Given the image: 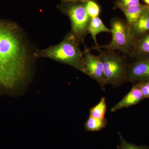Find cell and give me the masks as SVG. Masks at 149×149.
I'll use <instances>...</instances> for the list:
<instances>
[{"mask_svg":"<svg viewBox=\"0 0 149 149\" xmlns=\"http://www.w3.org/2000/svg\"><path fill=\"white\" fill-rule=\"evenodd\" d=\"M26 49L18 29L9 22L0 20V86L13 89L27 73Z\"/></svg>","mask_w":149,"mask_h":149,"instance_id":"1","label":"cell"},{"mask_svg":"<svg viewBox=\"0 0 149 149\" xmlns=\"http://www.w3.org/2000/svg\"><path fill=\"white\" fill-rule=\"evenodd\" d=\"M35 54L36 56L52 59L73 67L85 73L84 54L78 47V40L72 33L66 36L58 45L49 47L45 49L37 50Z\"/></svg>","mask_w":149,"mask_h":149,"instance_id":"2","label":"cell"},{"mask_svg":"<svg viewBox=\"0 0 149 149\" xmlns=\"http://www.w3.org/2000/svg\"><path fill=\"white\" fill-rule=\"evenodd\" d=\"M111 26L112 40L110 43L105 45H99L93 49H104L113 52L118 50L124 54H133L137 39L132 34L130 25L122 19L115 18L111 20Z\"/></svg>","mask_w":149,"mask_h":149,"instance_id":"3","label":"cell"},{"mask_svg":"<svg viewBox=\"0 0 149 149\" xmlns=\"http://www.w3.org/2000/svg\"><path fill=\"white\" fill-rule=\"evenodd\" d=\"M103 64L104 73L107 85L118 86L126 82L127 68L122 57L113 51H104L100 55Z\"/></svg>","mask_w":149,"mask_h":149,"instance_id":"4","label":"cell"},{"mask_svg":"<svg viewBox=\"0 0 149 149\" xmlns=\"http://www.w3.org/2000/svg\"><path fill=\"white\" fill-rule=\"evenodd\" d=\"M59 8L70 19L72 34L77 40L83 39L88 33L91 18L85 8V2H64Z\"/></svg>","mask_w":149,"mask_h":149,"instance_id":"5","label":"cell"},{"mask_svg":"<svg viewBox=\"0 0 149 149\" xmlns=\"http://www.w3.org/2000/svg\"><path fill=\"white\" fill-rule=\"evenodd\" d=\"M83 63L85 74L95 80L102 89L104 90L107 85L104 73L103 64L100 56L93 55L85 49L83 53Z\"/></svg>","mask_w":149,"mask_h":149,"instance_id":"6","label":"cell"},{"mask_svg":"<svg viewBox=\"0 0 149 149\" xmlns=\"http://www.w3.org/2000/svg\"><path fill=\"white\" fill-rule=\"evenodd\" d=\"M149 80V56L139 59L127 68L126 82L136 83Z\"/></svg>","mask_w":149,"mask_h":149,"instance_id":"7","label":"cell"},{"mask_svg":"<svg viewBox=\"0 0 149 149\" xmlns=\"http://www.w3.org/2000/svg\"><path fill=\"white\" fill-rule=\"evenodd\" d=\"M138 83L134 84L130 92L114 106L111 108V112L117 111L124 108L132 106L145 99Z\"/></svg>","mask_w":149,"mask_h":149,"instance_id":"8","label":"cell"},{"mask_svg":"<svg viewBox=\"0 0 149 149\" xmlns=\"http://www.w3.org/2000/svg\"><path fill=\"white\" fill-rule=\"evenodd\" d=\"M121 10L125 14L127 23L129 25H131L148 11L149 6L140 4L138 5L122 9Z\"/></svg>","mask_w":149,"mask_h":149,"instance_id":"9","label":"cell"},{"mask_svg":"<svg viewBox=\"0 0 149 149\" xmlns=\"http://www.w3.org/2000/svg\"><path fill=\"white\" fill-rule=\"evenodd\" d=\"M130 26L131 32L136 39L149 32V10Z\"/></svg>","mask_w":149,"mask_h":149,"instance_id":"10","label":"cell"},{"mask_svg":"<svg viewBox=\"0 0 149 149\" xmlns=\"http://www.w3.org/2000/svg\"><path fill=\"white\" fill-rule=\"evenodd\" d=\"M103 32L111 33V29L106 27L99 17L91 18L88 26V33L91 34L95 41L96 45L95 47L99 45L97 41V35Z\"/></svg>","mask_w":149,"mask_h":149,"instance_id":"11","label":"cell"},{"mask_svg":"<svg viewBox=\"0 0 149 149\" xmlns=\"http://www.w3.org/2000/svg\"><path fill=\"white\" fill-rule=\"evenodd\" d=\"M133 54H149V32L137 38Z\"/></svg>","mask_w":149,"mask_h":149,"instance_id":"12","label":"cell"},{"mask_svg":"<svg viewBox=\"0 0 149 149\" xmlns=\"http://www.w3.org/2000/svg\"><path fill=\"white\" fill-rule=\"evenodd\" d=\"M107 123V120L105 118L99 119L89 116L85 122V129L88 131H100L106 127Z\"/></svg>","mask_w":149,"mask_h":149,"instance_id":"13","label":"cell"},{"mask_svg":"<svg viewBox=\"0 0 149 149\" xmlns=\"http://www.w3.org/2000/svg\"><path fill=\"white\" fill-rule=\"evenodd\" d=\"M107 110V104L105 98L103 97L98 103L90 109V116L102 119L105 118Z\"/></svg>","mask_w":149,"mask_h":149,"instance_id":"14","label":"cell"},{"mask_svg":"<svg viewBox=\"0 0 149 149\" xmlns=\"http://www.w3.org/2000/svg\"><path fill=\"white\" fill-rule=\"evenodd\" d=\"M85 8L89 16L91 18L99 17L100 12V6L93 0H89L85 2Z\"/></svg>","mask_w":149,"mask_h":149,"instance_id":"15","label":"cell"},{"mask_svg":"<svg viewBox=\"0 0 149 149\" xmlns=\"http://www.w3.org/2000/svg\"><path fill=\"white\" fill-rule=\"evenodd\" d=\"M118 135L120 139V144L118 146V149H149V147L148 146H138L128 143L124 139L121 133H118Z\"/></svg>","mask_w":149,"mask_h":149,"instance_id":"16","label":"cell"},{"mask_svg":"<svg viewBox=\"0 0 149 149\" xmlns=\"http://www.w3.org/2000/svg\"><path fill=\"white\" fill-rule=\"evenodd\" d=\"M140 4L139 0H117L115 2V8L121 10Z\"/></svg>","mask_w":149,"mask_h":149,"instance_id":"17","label":"cell"},{"mask_svg":"<svg viewBox=\"0 0 149 149\" xmlns=\"http://www.w3.org/2000/svg\"><path fill=\"white\" fill-rule=\"evenodd\" d=\"M141 88V91L145 98H149V80L137 83Z\"/></svg>","mask_w":149,"mask_h":149,"instance_id":"18","label":"cell"},{"mask_svg":"<svg viewBox=\"0 0 149 149\" xmlns=\"http://www.w3.org/2000/svg\"><path fill=\"white\" fill-rule=\"evenodd\" d=\"M64 2H83L85 3L89 0H62Z\"/></svg>","mask_w":149,"mask_h":149,"instance_id":"19","label":"cell"},{"mask_svg":"<svg viewBox=\"0 0 149 149\" xmlns=\"http://www.w3.org/2000/svg\"><path fill=\"white\" fill-rule=\"evenodd\" d=\"M143 1L146 3H147L148 5L149 6V0H143Z\"/></svg>","mask_w":149,"mask_h":149,"instance_id":"20","label":"cell"}]
</instances>
